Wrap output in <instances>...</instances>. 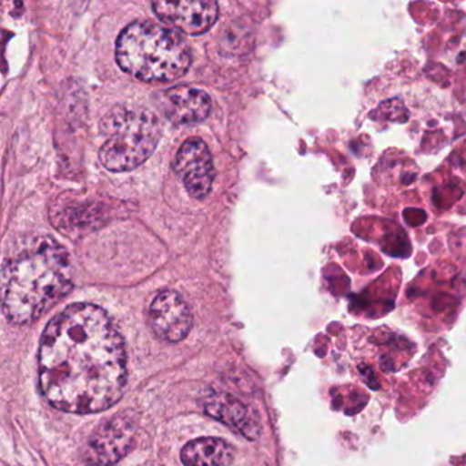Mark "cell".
Here are the masks:
<instances>
[{"label":"cell","instance_id":"30bf717a","mask_svg":"<svg viewBox=\"0 0 466 466\" xmlns=\"http://www.w3.org/2000/svg\"><path fill=\"white\" fill-rule=\"evenodd\" d=\"M204 409L207 414L233 428L236 432L241 433L250 441L258 438L260 433V425L253 417L252 411L241 400L231 395L222 392L211 395L207 398Z\"/></svg>","mask_w":466,"mask_h":466},{"label":"cell","instance_id":"8992f818","mask_svg":"<svg viewBox=\"0 0 466 466\" xmlns=\"http://www.w3.org/2000/svg\"><path fill=\"white\" fill-rule=\"evenodd\" d=\"M174 170L192 198H203L211 192L214 162L208 147L201 138H189L182 144L174 160Z\"/></svg>","mask_w":466,"mask_h":466},{"label":"cell","instance_id":"7a4b0ae2","mask_svg":"<svg viewBox=\"0 0 466 466\" xmlns=\"http://www.w3.org/2000/svg\"><path fill=\"white\" fill-rule=\"evenodd\" d=\"M72 286L66 249L48 237L34 238L5 263V315L12 323H31L61 301Z\"/></svg>","mask_w":466,"mask_h":466},{"label":"cell","instance_id":"8fae6325","mask_svg":"<svg viewBox=\"0 0 466 466\" xmlns=\"http://www.w3.org/2000/svg\"><path fill=\"white\" fill-rule=\"evenodd\" d=\"M185 466H228L234 460V450L222 439L200 438L182 449Z\"/></svg>","mask_w":466,"mask_h":466},{"label":"cell","instance_id":"6da1fadb","mask_svg":"<svg viewBox=\"0 0 466 466\" xmlns=\"http://www.w3.org/2000/svg\"><path fill=\"white\" fill-rule=\"evenodd\" d=\"M122 335L105 309L73 304L48 323L39 351L40 389L67 413L88 414L116 405L127 386Z\"/></svg>","mask_w":466,"mask_h":466},{"label":"cell","instance_id":"3957f363","mask_svg":"<svg viewBox=\"0 0 466 466\" xmlns=\"http://www.w3.org/2000/svg\"><path fill=\"white\" fill-rule=\"evenodd\" d=\"M116 58L124 72L144 83L177 80L192 61L189 47L178 34L147 21L130 24L122 31Z\"/></svg>","mask_w":466,"mask_h":466},{"label":"cell","instance_id":"9c48e42d","mask_svg":"<svg viewBox=\"0 0 466 466\" xmlns=\"http://www.w3.org/2000/svg\"><path fill=\"white\" fill-rule=\"evenodd\" d=\"M157 106L168 121L176 125L203 121L211 111V97L203 89L176 86L157 97Z\"/></svg>","mask_w":466,"mask_h":466},{"label":"cell","instance_id":"52a82bcc","mask_svg":"<svg viewBox=\"0 0 466 466\" xmlns=\"http://www.w3.org/2000/svg\"><path fill=\"white\" fill-rule=\"evenodd\" d=\"M155 15L163 23L187 35L206 34L217 23L219 7L212 0L155 2Z\"/></svg>","mask_w":466,"mask_h":466},{"label":"cell","instance_id":"ba28073f","mask_svg":"<svg viewBox=\"0 0 466 466\" xmlns=\"http://www.w3.org/2000/svg\"><path fill=\"white\" fill-rule=\"evenodd\" d=\"M193 316L181 294L165 290L157 294L149 308V324L152 331L167 340L179 342L192 329Z\"/></svg>","mask_w":466,"mask_h":466},{"label":"cell","instance_id":"5b68a950","mask_svg":"<svg viewBox=\"0 0 466 466\" xmlns=\"http://www.w3.org/2000/svg\"><path fill=\"white\" fill-rule=\"evenodd\" d=\"M136 424L125 414L97 428L86 443L84 458L92 466H111L121 461L135 443Z\"/></svg>","mask_w":466,"mask_h":466},{"label":"cell","instance_id":"277c9868","mask_svg":"<svg viewBox=\"0 0 466 466\" xmlns=\"http://www.w3.org/2000/svg\"><path fill=\"white\" fill-rule=\"evenodd\" d=\"M100 135L102 165L113 173H127L143 165L154 154L162 137V127L148 110L121 106L102 119Z\"/></svg>","mask_w":466,"mask_h":466}]
</instances>
